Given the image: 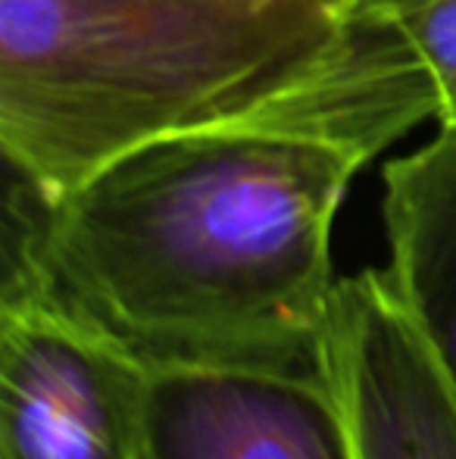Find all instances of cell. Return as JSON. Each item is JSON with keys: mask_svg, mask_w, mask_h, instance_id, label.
Listing matches in <instances>:
<instances>
[{"mask_svg": "<svg viewBox=\"0 0 456 459\" xmlns=\"http://www.w3.org/2000/svg\"><path fill=\"white\" fill-rule=\"evenodd\" d=\"M426 66L438 97V122L456 128V0H363Z\"/></svg>", "mask_w": 456, "mask_h": 459, "instance_id": "obj_7", "label": "cell"}, {"mask_svg": "<svg viewBox=\"0 0 456 459\" xmlns=\"http://www.w3.org/2000/svg\"><path fill=\"white\" fill-rule=\"evenodd\" d=\"M388 275L456 394V128L382 172Z\"/></svg>", "mask_w": 456, "mask_h": 459, "instance_id": "obj_6", "label": "cell"}, {"mask_svg": "<svg viewBox=\"0 0 456 459\" xmlns=\"http://www.w3.org/2000/svg\"><path fill=\"white\" fill-rule=\"evenodd\" d=\"M323 368L357 459H456V394L384 269L338 278Z\"/></svg>", "mask_w": 456, "mask_h": 459, "instance_id": "obj_4", "label": "cell"}, {"mask_svg": "<svg viewBox=\"0 0 456 459\" xmlns=\"http://www.w3.org/2000/svg\"><path fill=\"white\" fill-rule=\"evenodd\" d=\"M151 459H357L325 368H153Z\"/></svg>", "mask_w": 456, "mask_h": 459, "instance_id": "obj_5", "label": "cell"}, {"mask_svg": "<svg viewBox=\"0 0 456 459\" xmlns=\"http://www.w3.org/2000/svg\"><path fill=\"white\" fill-rule=\"evenodd\" d=\"M359 153L269 128L151 141L56 197L19 178L4 266L147 368H323Z\"/></svg>", "mask_w": 456, "mask_h": 459, "instance_id": "obj_1", "label": "cell"}, {"mask_svg": "<svg viewBox=\"0 0 456 459\" xmlns=\"http://www.w3.org/2000/svg\"><path fill=\"white\" fill-rule=\"evenodd\" d=\"M434 109L426 66L363 0H0V147L41 197L213 128L369 163Z\"/></svg>", "mask_w": 456, "mask_h": 459, "instance_id": "obj_2", "label": "cell"}, {"mask_svg": "<svg viewBox=\"0 0 456 459\" xmlns=\"http://www.w3.org/2000/svg\"><path fill=\"white\" fill-rule=\"evenodd\" d=\"M151 368L4 266L0 459H151Z\"/></svg>", "mask_w": 456, "mask_h": 459, "instance_id": "obj_3", "label": "cell"}]
</instances>
